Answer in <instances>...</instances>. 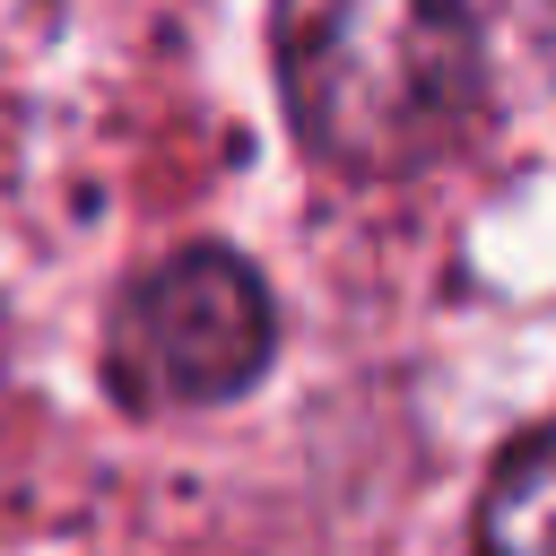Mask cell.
Wrapping results in <instances>:
<instances>
[{
    "label": "cell",
    "instance_id": "6da1fadb",
    "mask_svg": "<svg viewBox=\"0 0 556 556\" xmlns=\"http://www.w3.org/2000/svg\"><path fill=\"white\" fill-rule=\"evenodd\" d=\"M278 87L295 130L348 174L434 165L486 104V43L460 9L330 0L278 17Z\"/></svg>",
    "mask_w": 556,
    "mask_h": 556
},
{
    "label": "cell",
    "instance_id": "7a4b0ae2",
    "mask_svg": "<svg viewBox=\"0 0 556 556\" xmlns=\"http://www.w3.org/2000/svg\"><path fill=\"white\" fill-rule=\"evenodd\" d=\"M269 348H278V313H269V287L252 278V261L226 243H182L122 295L113 391L148 417L217 408L269 374Z\"/></svg>",
    "mask_w": 556,
    "mask_h": 556
},
{
    "label": "cell",
    "instance_id": "3957f363",
    "mask_svg": "<svg viewBox=\"0 0 556 556\" xmlns=\"http://www.w3.org/2000/svg\"><path fill=\"white\" fill-rule=\"evenodd\" d=\"M478 556H556V426L495 460L478 495Z\"/></svg>",
    "mask_w": 556,
    "mask_h": 556
}]
</instances>
